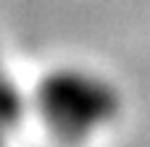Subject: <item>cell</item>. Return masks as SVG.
<instances>
[{
    "mask_svg": "<svg viewBox=\"0 0 150 147\" xmlns=\"http://www.w3.org/2000/svg\"><path fill=\"white\" fill-rule=\"evenodd\" d=\"M34 105L45 126L61 142L76 145L119 118L121 95L100 74L63 66L40 79Z\"/></svg>",
    "mask_w": 150,
    "mask_h": 147,
    "instance_id": "1",
    "label": "cell"
},
{
    "mask_svg": "<svg viewBox=\"0 0 150 147\" xmlns=\"http://www.w3.org/2000/svg\"><path fill=\"white\" fill-rule=\"evenodd\" d=\"M24 95L18 89V84L0 68V129L11 132L21 118H24Z\"/></svg>",
    "mask_w": 150,
    "mask_h": 147,
    "instance_id": "2",
    "label": "cell"
},
{
    "mask_svg": "<svg viewBox=\"0 0 150 147\" xmlns=\"http://www.w3.org/2000/svg\"><path fill=\"white\" fill-rule=\"evenodd\" d=\"M5 139H8V132H5V129H0V147H5Z\"/></svg>",
    "mask_w": 150,
    "mask_h": 147,
    "instance_id": "3",
    "label": "cell"
}]
</instances>
